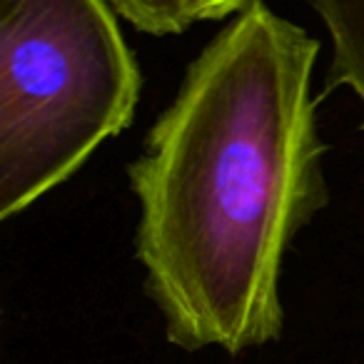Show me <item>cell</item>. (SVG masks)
<instances>
[{"label": "cell", "mask_w": 364, "mask_h": 364, "mask_svg": "<svg viewBox=\"0 0 364 364\" xmlns=\"http://www.w3.org/2000/svg\"><path fill=\"white\" fill-rule=\"evenodd\" d=\"M140 87L107 0H0V220L120 135Z\"/></svg>", "instance_id": "2"}, {"label": "cell", "mask_w": 364, "mask_h": 364, "mask_svg": "<svg viewBox=\"0 0 364 364\" xmlns=\"http://www.w3.org/2000/svg\"><path fill=\"white\" fill-rule=\"evenodd\" d=\"M317 55L304 28L247 3L190 63L127 167L135 255L177 347L237 354L282 332L284 252L329 198Z\"/></svg>", "instance_id": "1"}, {"label": "cell", "mask_w": 364, "mask_h": 364, "mask_svg": "<svg viewBox=\"0 0 364 364\" xmlns=\"http://www.w3.org/2000/svg\"><path fill=\"white\" fill-rule=\"evenodd\" d=\"M332 38L327 92L349 87L362 102L364 130V0H307Z\"/></svg>", "instance_id": "3"}, {"label": "cell", "mask_w": 364, "mask_h": 364, "mask_svg": "<svg viewBox=\"0 0 364 364\" xmlns=\"http://www.w3.org/2000/svg\"><path fill=\"white\" fill-rule=\"evenodd\" d=\"M107 3L130 26L147 36H177L198 23L195 0H107Z\"/></svg>", "instance_id": "4"}, {"label": "cell", "mask_w": 364, "mask_h": 364, "mask_svg": "<svg viewBox=\"0 0 364 364\" xmlns=\"http://www.w3.org/2000/svg\"><path fill=\"white\" fill-rule=\"evenodd\" d=\"M247 3L252 0H195V11H198V21H220L242 11Z\"/></svg>", "instance_id": "5"}]
</instances>
